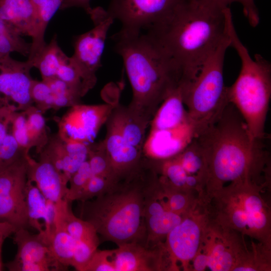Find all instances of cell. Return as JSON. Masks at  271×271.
Returning <instances> with one entry per match:
<instances>
[{"mask_svg": "<svg viewBox=\"0 0 271 271\" xmlns=\"http://www.w3.org/2000/svg\"><path fill=\"white\" fill-rule=\"evenodd\" d=\"M213 4H215L223 8L229 7L232 3L234 2H238L240 3L242 6L244 4V0H207Z\"/></svg>", "mask_w": 271, "mask_h": 271, "instance_id": "obj_45", "label": "cell"}, {"mask_svg": "<svg viewBox=\"0 0 271 271\" xmlns=\"http://www.w3.org/2000/svg\"><path fill=\"white\" fill-rule=\"evenodd\" d=\"M244 237L209 219L189 270L253 271V250L251 245L248 248Z\"/></svg>", "mask_w": 271, "mask_h": 271, "instance_id": "obj_8", "label": "cell"}, {"mask_svg": "<svg viewBox=\"0 0 271 271\" xmlns=\"http://www.w3.org/2000/svg\"><path fill=\"white\" fill-rule=\"evenodd\" d=\"M54 223L49 242L55 258L67 270L71 266L76 241L62 224L55 221Z\"/></svg>", "mask_w": 271, "mask_h": 271, "instance_id": "obj_30", "label": "cell"}, {"mask_svg": "<svg viewBox=\"0 0 271 271\" xmlns=\"http://www.w3.org/2000/svg\"><path fill=\"white\" fill-rule=\"evenodd\" d=\"M90 0H64L60 8L64 10L73 7L83 8L88 14L92 8L90 5Z\"/></svg>", "mask_w": 271, "mask_h": 271, "instance_id": "obj_44", "label": "cell"}, {"mask_svg": "<svg viewBox=\"0 0 271 271\" xmlns=\"http://www.w3.org/2000/svg\"><path fill=\"white\" fill-rule=\"evenodd\" d=\"M0 18L21 36L32 37L37 12L31 0H0Z\"/></svg>", "mask_w": 271, "mask_h": 271, "instance_id": "obj_22", "label": "cell"}, {"mask_svg": "<svg viewBox=\"0 0 271 271\" xmlns=\"http://www.w3.org/2000/svg\"><path fill=\"white\" fill-rule=\"evenodd\" d=\"M32 68L27 61L16 60L10 55L0 59V107L21 111L34 105L30 93Z\"/></svg>", "mask_w": 271, "mask_h": 271, "instance_id": "obj_15", "label": "cell"}, {"mask_svg": "<svg viewBox=\"0 0 271 271\" xmlns=\"http://www.w3.org/2000/svg\"><path fill=\"white\" fill-rule=\"evenodd\" d=\"M269 190L249 182L228 184L205 199L208 218L271 247V208L264 195Z\"/></svg>", "mask_w": 271, "mask_h": 271, "instance_id": "obj_5", "label": "cell"}, {"mask_svg": "<svg viewBox=\"0 0 271 271\" xmlns=\"http://www.w3.org/2000/svg\"><path fill=\"white\" fill-rule=\"evenodd\" d=\"M14 111L8 108L0 115V171L30 155L20 147L12 134L11 119Z\"/></svg>", "mask_w": 271, "mask_h": 271, "instance_id": "obj_26", "label": "cell"}, {"mask_svg": "<svg viewBox=\"0 0 271 271\" xmlns=\"http://www.w3.org/2000/svg\"><path fill=\"white\" fill-rule=\"evenodd\" d=\"M106 133L102 141L109 157L117 181L136 171L144 157L143 151L127 143L111 115L105 123Z\"/></svg>", "mask_w": 271, "mask_h": 271, "instance_id": "obj_18", "label": "cell"}, {"mask_svg": "<svg viewBox=\"0 0 271 271\" xmlns=\"http://www.w3.org/2000/svg\"><path fill=\"white\" fill-rule=\"evenodd\" d=\"M31 2L37 11L43 5L46 3L48 0H31Z\"/></svg>", "mask_w": 271, "mask_h": 271, "instance_id": "obj_46", "label": "cell"}, {"mask_svg": "<svg viewBox=\"0 0 271 271\" xmlns=\"http://www.w3.org/2000/svg\"><path fill=\"white\" fill-rule=\"evenodd\" d=\"M17 228L9 222L0 221V271L3 270L2 248L5 240L14 234Z\"/></svg>", "mask_w": 271, "mask_h": 271, "instance_id": "obj_43", "label": "cell"}, {"mask_svg": "<svg viewBox=\"0 0 271 271\" xmlns=\"http://www.w3.org/2000/svg\"><path fill=\"white\" fill-rule=\"evenodd\" d=\"M31 96L35 106L43 113L53 108V102L50 89L44 81L33 79L30 90Z\"/></svg>", "mask_w": 271, "mask_h": 271, "instance_id": "obj_38", "label": "cell"}, {"mask_svg": "<svg viewBox=\"0 0 271 271\" xmlns=\"http://www.w3.org/2000/svg\"><path fill=\"white\" fill-rule=\"evenodd\" d=\"M27 178L53 203L65 198L69 180L45 158L39 156L37 161L28 157Z\"/></svg>", "mask_w": 271, "mask_h": 271, "instance_id": "obj_19", "label": "cell"}, {"mask_svg": "<svg viewBox=\"0 0 271 271\" xmlns=\"http://www.w3.org/2000/svg\"><path fill=\"white\" fill-rule=\"evenodd\" d=\"M225 8L207 0H179L169 15L147 30L179 67L184 82L195 78L226 36Z\"/></svg>", "mask_w": 271, "mask_h": 271, "instance_id": "obj_2", "label": "cell"}, {"mask_svg": "<svg viewBox=\"0 0 271 271\" xmlns=\"http://www.w3.org/2000/svg\"><path fill=\"white\" fill-rule=\"evenodd\" d=\"M243 13L250 25L256 27L259 21V17L254 0H244L242 6Z\"/></svg>", "mask_w": 271, "mask_h": 271, "instance_id": "obj_42", "label": "cell"}, {"mask_svg": "<svg viewBox=\"0 0 271 271\" xmlns=\"http://www.w3.org/2000/svg\"><path fill=\"white\" fill-rule=\"evenodd\" d=\"M71 203L64 199L54 204V221L62 224L75 241L86 242L98 246L99 239L95 228L89 222L74 214Z\"/></svg>", "mask_w": 271, "mask_h": 271, "instance_id": "obj_23", "label": "cell"}, {"mask_svg": "<svg viewBox=\"0 0 271 271\" xmlns=\"http://www.w3.org/2000/svg\"><path fill=\"white\" fill-rule=\"evenodd\" d=\"M88 14L93 27L75 37L71 58L93 88L97 81L96 72L101 65L107 34L114 20L100 7L92 8Z\"/></svg>", "mask_w": 271, "mask_h": 271, "instance_id": "obj_10", "label": "cell"}, {"mask_svg": "<svg viewBox=\"0 0 271 271\" xmlns=\"http://www.w3.org/2000/svg\"><path fill=\"white\" fill-rule=\"evenodd\" d=\"M31 43L27 42L0 18V59L17 52L28 56Z\"/></svg>", "mask_w": 271, "mask_h": 271, "instance_id": "obj_32", "label": "cell"}, {"mask_svg": "<svg viewBox=\"0 0 271 271\" xmlns=\"http://www.w3.org/2000/svg\"><path fill=\"white\" fill-rule=\"evenodd\" d=\"M92 176L88 160L85 161L71 176L65 199L72 202L78 201L88 181Z\"/></svg>", "mask_w": 271, "mask_h": 271, "instance_id": "obj_36", "label": "cell"}, {"mask_svg": "<svg viewBox=\"0 0 271 271\" xmlns=\"http://www.w3.org/2000/svg\"><path fill=\"white\" fill-rule=\"evenodd\" d=\"M66 56L59 46L55 35L46 44L33 66L39 70L42 80H47L56 77L57 71Z\"/></svg>", "mask_w": 271, "mask_h": 271, "instance_id": "obj_29", "label": "cell"}, {"mask_svg": "<svg viewBox=\"0 0 271 271\" xmlns=\"http://www.w3.org/2000/svg\"><path fill=\"white\" fill-rule=\"evenodd\" d=\"M155 173L148 163L143 162L106 192L92 201L81 202L79 217L90 223L105 240L117 245L133 241L145 244L146 193Z\"/></svg>", "mask_w": 271, "mask_h": 271, "instance_id": "obj_4", "label": "cell"}, {"mask_svg": "<svg viewBox=\"0 0 271 271\" xmlns=\"http://www.w3.org/2000/svg\"><path fill=\"white\" fill-rule=\"evenodd\" d=\"M92 175L117 182L111 163L103 142L90 144L87 159Z\"/></svg>", "mask_w": 271, "mask_h": 271, "instance_id": "obj_34", "label": "cell"}, {"mask_svg": "<svg viewBox=\"0 0 271 271\" xmlns=\"http://www.w3.org/2000/svg\"><path fill=\"white\" fill-rule=\"evenodd\" d=\"M182 83L161 103L150 121V130L176 128L190 119L183 100Z\"/></svg>", "mask_w": 271, "mask_h": 271, "instance_id": "obj_21", "label": "cell"}, {"mask_svg": "<svg viewBox=\"0 0 271 271\" xmlns=\"http://www.w3.org/2000/svg\"><path fill=\"white\" fill-rule=\"evenodd\" d=\"M29 137L32 148L39 153L48 141L50 135L47 129L43 113L32 105L25 110Z\"/></svg>", "mask_w": 271, "mask_h": 271, "instance_id": "obj_31", "label": "cell"}, {"mask_svg": "<svg viewBox=\"0 0 271 271\" xmlns=\"http://www.w3.org/2000/svg\"><path fill=\"white\" fill-rule=\"evenodd\" d=\"M56 77L75 89L82 97L92 88L71 57L66 56L57 71Z\"/></svg>", "mask_w": 271, "mask_h": 271, "instance_id": "obj_35", "label": "cell"}, {"mask_svg": "<svg viewBox=\"0 0 271 271\" xmlns=\"http://www.w3.org/2000/svg\"><path fill=\"white\" fill-rule=\"evenodd\" d=\"M179 0H111L106 10L121 24L119 31L137 34L160 22L174 10Z\"/></svg>", "mask_w": 271, "mask_h": 271, "instance_id": "obj_11", "label": "cell"}, {"mask_svg": "<svg viewBox=\"0 0 271 271\" xmlns=\"http://www.w3.org/2000/svg\"><path fill=\"white\" fill-rule=\"evenodd\" d=\"M229 47L230 41L227 33L206 60L195 78L182 83L184 104L195 127L196 137L218 119L229 103L223 78L224 58Z\"/></svg>", "mask_w": 271, "mask_h": 271, "instance_id": "obj_7", "label": "cell"}, {"mask_svg": "<svg viewBox=\"0 0 271 271\" xmlns=\"http://www.w3.org/2000/svg\"><path fill=\"white\" fill-rule=\"evenodd\" d=\"M113 106L108 103L73 105L58 120L57 133L64 141L92 143Z\"/></svg>", "mask_w": 271, "mask_h": 271, "instance_id": "obj_14", "label": "cell"}, {"mask_svg": "<svg viewBox=\"0 0 271 271\" xmlns=\"http://www.w3.org/2000/svg\"><path fill=\"white\" fill-rule=\"evenodd\" d=\"M84 271H115L113 249L95 251Z\"/></svg>", "mask_w": 271, "mask_h": 271, "instance_id": "obj_41", "label": "cell"}, {"mask_svg": "<svg viewBox=\"0 0 271 271\" xmlns=\"http://www.w3.org/2000/svg\"><path fill=\"white\" fill-rule=\"evenodd\" d=\"M124 141L143 151L149 125L133 115L127 106L114 104L110 113Z\"/></svg>", "mask_w": 271, "mask_h": 271, "instance_id": "obj_25", "label": "cell"}, {"mask_svg": "<svg viewBox=\"0 0 271 271\" xmlns=\"http://www.w3.org/2000/svg\"><path fill=\"white\" fill-rule=\"evenodd\" d=\"M196 138L207 161L205 198L233 183L249 182L270 189V160L265 139H251L232 104L229 103L218 119Z\"/></svg>", "mask_w": 271, "mask_h": 271, "instance_id": "obj_1", "label": "cell"}, {"mask_svg": "<svg viewBox=\"0 0 271 271\" xmlns=\"http://www.w3.org/2000/svg\"><path fill=\"white\" fill-rule=\"evenodd\" d=\"M12 134L20 147L29 153L32 148L28 135L25 110L14 111L11 119Z\"/></svg>", "mask_w": 271, "mask_h": 271, "instance_id": "obj_37", "label": "cell"}, {"mask_svg": "<svg viewBox=\"0 0 271 271\" xmlns=\"http://www.w3.org/2000/svg\"><path fill=\"white\" fill-rule=\"evenodd\" d=\"M9 107H0V115L3 114Z\"/></svg>", "mask_w": 271, "mask_h": 271, "instance_id": "obj_47", "label": "cell"}, {"mask_svg": "<svg viewBox=\"0 0 271 271\" xmlns=\"http://www.w3.org/2000/svg\"><path fill=\"white\" fill-rule=\"evenodd\" d=\"M226 30L230 46L241 62L239 75L234 83L227 87V98L244 120L253 140L266 139L265 124L271 96V65L256 54L252 58L235 30L232 13L225 15Z\"/></svg>", "mask_w": 271, "mask_h": 271, "instance_id": "obj_6", "label": "cell"}, {"mask_svg": "<svg viewBox=\"0 0 271 271\" xmlns=\"http://www.w3.org/2000/svg\"><path fill=\"white\" fill-rule=\"evenodd\" d=\"M187 174L205 191L208 178V165L205 150L195 137L179 154L174 157Z\"/></svg>", "mask_w": 271, "mask_h": 271, "instance_id": "obj_24", "label": "cell"}, {"mask_svg": "<svg viewBox=\"0 0 271 271\" xmlns=\"http://www.w3.org/2000/svg\"><path fill=\"white\" fill-rule=\"evenodd\" d=\"M98 246L91 243L76 241L71 266L78 271H84Z\"/></svg>", "mask_w": 271, "mask_h": 271, "instance_id": "obj_40", "label": "cell"}, {"mask_svg": "<svg viewBox=\"0 0 271 271\" xmlns=\"http://www.w3.org/2000/svg\"><path fill=\"white\" fill-rule=\"evenodd\" d=\"M117 246L113 249L115 271L172 270L164 242L152 247L136 241Z\"/></svg>", "mask_w": 271, "mask_h": 271, "instance_id": "obj_16", "label": "cell"}, {"mask_svg": "<svg viewBox=\"0 0 271 271\" xmlns=\"http://www.w3.org/2000/svg\"><path fill=\"white\" fill-rule=\"evenodd\" d=\"M197 136L190 119L174 128L150 130L143 148V155L151 159L163 160L174 157L182 151Z\"/></svg>", "mask_w": 271, "mask_h": 271, "instance_id": "obj_17", "label": "cell"}, {"mask_svg": "<svg viewBox=\"0 0 271 271\" xmlns=\"http://www.w3.org/2000/svg\"><path fill=\"white\" fill-rule=\"evenodd\" d=\"M116 183L106 178L92 175L78 201H85L96 197L106 192Z\"/></svg>", "mask_w": 271, "mask_h": 271, "instance_id": "obj_39", "label": "cell"}, {"mask_svg": "<svg viewBox=\"0 0 271 271\" xmlns=\"http://www.w3.org/2000/svg\"><path fill=\"white\" fill-rule=\"evenodd\" d=\"M39 154L49 160L68 180L80 167L70 158L63 141L57 133L50 135L48 142Z\"/></svg>", "mask_w": 271, "mask_h": 271, "instance_id": "obj_28", "label": "cell"}, {"mask_svg": "<svg viewBox=\"0 0 271 271\" xmlns=\"http://www.w3.org/2000/svg\"><path fill=\"white\" fill-rule=\"evenodd\" d=\"M121 57L132 96L127 105L136 116L150 125L163 100L184 81L173 59L147 33L119 31L112 37Z\"/></svg>", "mask_w": 271, "mask_h": 271, "instance_id": "obj_3", "label": "cell"}, {"mask_svg": "<svg viewBox=\"0 0 271 271\" xmlns=\"http://www.w3.org/2000/svg\"><path fill=\"white\" fill-rule=\"evenodd\" d=\"M13 240L17 246L14 259L5 264L10 271L66 270L55 258L49 241L41 233L31 234L26 228L17 229Z\"/></svg>", "mask_w": 271, "mask_h": 271, "instance_id": "obj_13", "label": "cell"}, {"mask_svg": "<svg viewBox=\"0 0 271 271\" xmlns=\"http://www.w3.org/2000/svg\"><path fill=\"white\" fill-rule=\"evenodd\" d=\"M205 203L185 216L168 234L164 242L172 271H188L200 246L208 222Z\"/></svg>", "mask_w": 271, "mask_h": 271, "instance_id": "obj_9", "label": "cell"}, {"mask_svg": "<svg viewBox=\"0 0 271 271\" xmlns=\"http://www.w3.org/2000/svg\"><path fill=\"white\" fill-rule=\"evenodd\" d=\"M28 156L0 171V221L17 229L29 227L25 197Z\"/></svg>", "mask_w": 271, "mask_h": 271, "instance_id": "obj_12", "label": "cell"}, {"mask_svg": "<svg viewBox=\"0 0 271 271\" xmlns=\"http://www.w3.org/2000/svg\"><path fill=\"white\" fill-rule=\"evenodd\" d=\"M50 89L53 109L68 107L80 103V94L66 83L54 77L45 80Z\"/></svg>", "mask_w": 271, "mask_h": 271, "instance_id": "obj_33", "label": "cell"}, {"mask_svg": "<svg viewBox=\"0 0 271 271\" xmlns=\"http://www.w3.org/2000/svg\"><path fill=\"white\" fill-rule=\"evenodd\" d=\"M25 197L29 227L36 230L47 240L54 228V203L47 200L37 186L27 180Z\"/></svg>", "mask_w": 271, "mask_h": 271, "instance_id": "obj_20", "label": "cell"}, {"mask_svg": "<svg viewBox=\"0 0 271 271\" xmlns=\"http://www.w3.org/2000/svg\"><path fill=\"white\" fill-rule=\"evenodd\" d=\"M63 1L48 0L36 11L35 29L31 37V48L27 60L32 66L47 44L44 35L47 26L57 10L60 9Z\"/></svg>", "mask_w": 271, "mask_h": 271, "instance_id": "obj_27", "label": "cell"}]
</instances>
